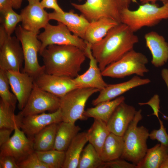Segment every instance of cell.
<instances>
[{"instance_id": "36", "label": "cell", "mask_w": 168, "mask_h": 168, "mask_svg": "<svg viewBox=\"0 0 168 168\" xmlns=\"http://www.w3.org/2000/svg\"><path fill=\"white\" fill-rule=\"evenodd\" d=\"M160 128L158 129H154L149 133V137L152 140H157L162 145L168 147V134L163 122L158 119Z\"/></svg>"}, {"instance_id": "10", "label": "cell", "mask_w": 168, "mask_h": 168, "mask_svg": "<svg viewBox=\"0 0 168 168\" xmlns=\"http://www.w3.org/2000/svg\"><path fill=\"white\" fill-rule=\"evenodd\" d=\"M43 32L38 34L37 37L41 43L40 54L48 46L51 45H72L84 51L87 44L83 39L71 33L67 27L58 22L56 25L49 23L44 28Z\"/></svg>"}, {"instance_id": "43", "label": "cell", "mask_w": 168, "mask_h": 168, "mask_svg": "<svg viewBox=\"0 0 168 168\" xmlns=\"http://www.w3.org/2000/svg\"><path fill=\"white\" fill-rule=\"evenodd\" d=\"M161 76L168 89V69L165 68L163 69L161 71ZM163 117L164 119L168 120V116L163 114Z\"/></svg>"}, {"instance_id": "24", "label": "cell", "mask_w": 168, "mask_h": 168, "mask_svg": "<svg viewBox=\"0 0 168 168\" xmlns=\"http://www.w3.org/2000/svg\"><path fill=\"white\" fill-rule=\"evenodd\" d=\"M125 100L124 96H120L112 100L99 103L85 110L84 116L85 119L91 117L99 119L106 123L117 107Z\"/></svg>"}, {"instance_id": "40", "label": "cell", "mask_w": 168, "mask_h": 168, "mask_svg": "<svg viewBox=\"0 0 168 168\" xmlns=\"http://www.w3.org/2000/svg\"><path fill=\"white\" fill-rule=\"evenodd\" d=\"M40 3L44 8L52 9L54 10V12L59 13L64 12L58 5L57 0H42Z\"/></svg>"}, {"instance_id": "37", "label": "cell", "mask_w": 168, "mask_h": 168, "mask_svg": "<svg viewBox=\"0 0 168 168\" xmlns=\"http://www.w3.org/2000/svg\"><path fill=\"white\" fill-rule=\"evenodd\" d=\"M100 168H136V165L120 158L104 162Z\"/></svg>"}, {"instance_id": "8", "label": "cell", "mask_w": 168, "mask_h": 168, "mask_svg": "<svg viewBox=\"0 0 168 168\" xmlns=\"http://www.w3.org/2000/svg\"><path fill=\"white\" fill-rule=\"evenodd\" d=\"M100 91L95 88H78L60 98L59 109L63 121L75 123L78 119H84V109L88 99Z\"/></svg>"}, {"instance_id": "42", "label": "cell", "mask_w": 168, "mask_h": 168, "mask_svg": "<svg viewBox=\"0 0 168 168\" xmlns=\"http://www.w3.org/2000/svg\"><path fill=\"white\" fill-rule=\"evenodd\" d=\"M13 8L12 0H0V12Z\"/></svg>"}, {"instance_id": "31", "label": "cell", "mask_w": 168, "mask_h": 168, "mask_svg": "<svg viewBox=\"0 0 168 168\" xmlns=\"http://www.w3.org/2000/svg\"><path fill=\"white\" fill-rule=\"evenodd\" d=\"M15 110L1 100L0 128H9L14 130L16 124L20 127L19 125L22 117L18 114L17 115L14 114Z\"/></svg>"}, {"instance_id": "34", "label": "cell", "mask_w": 168, "mask_h": 168, "mask_svg": "<svg viewBox=\"0 0 168 168\" xmlns=\"http://www.w3.org/2000/svg\"><path fill=\"white\" fill-rule=\"evenodd\" d=\"M9 82L6 71L0 69V96L5 104L15 109L17 101L13 93L9 90Z\"/></svg>"}, {"instance_id": "7", "label": "cell", "mask_w": 168, "mask_h": 168, "mask_svg": "<svg viewBox=\"0 0 168 168\" xmlns=\"http://www.w3.org/2000/svg\"><path fill=\"white\" fill-rule=\"evenodd\" d=\"M16 36L20 42L24 57L23 72L34 79L45 72L44 65L39 64L37 54L40 52L41 43L37 37V35L24 29L21 25L17 26Z\"/></svg>"}, {"instance_id": "16", "label": "cell", "mask_w": 168, "mask_h": 168, "mask_svg": "<svg viewBox=\"0 0 168 168\" xmlns=\"http://www.w3.org/2000/svg\"><path fill=\"white\" fill-rule=\"evenodd\" d=\"M87 47L85 52L86 56L90 59L89 67L83 74L73 78L74 81L79 88H92L100 91L106 87L108 84L103 79L101 71L91 50V44L85 41Z\"/></svg>"}, {"instance_id": "29", "label": "cell", "mask_w": 168, "mask_h": 168, "mask_svg": "<svg viewBox=\"0 0 168 168\" xmlns=\"http://www.w3.org/2000/svg\"><path fill=\"white\" fill-rule=\"evenodd\" d=\"M58 124L49 125L35 136L33 140L34 150L46 151L53 149Z\"/></svg>"}, {"instance_id": "38", "label": "cell", "mask_w": 168, "mask_h": 168, "mask_svg": "<svg viewBox=\"0 0 168 168\" xmlns=\"http://www.w3.org/2000/svg\"><path fill=\"white\" fill-rule=\"evenodd\" d=\"M160 100L159 96L155 94L147 102H139L138 104L140 105H147L150 106L153 111L152 115H155L158 119L159 118V113L160 112Z\"/></svg>"}, {"instance_id": "32", "label": "cell", "mask_w": 168, "mask_h": 168, "mask_svg": "<svg viewBox=\"0 0 168 168\" xmlns=\"http://www.w3.org/2000/svg\"><path fill=\"white\" fill-rule=\"evenodd\" d=\"M35 152L40 161L49 168H63L65 159V152L54 149Z\"/></svg>"}, {"instance_id": "28", "label": "cell", "mask_w": 168, "mask_h": 168, "mask_svg": "<svg viewBox=\"0 0 168 168\" xmlns=\"http://www.w3.org/2000/svg\"><path fill=\"white\" fill-rule=\"evenodd\" d=\"M94 119L92 124L86 132L88 141L100 156L103 146L110 132L105 122L99 119Z\"/></svg>"}, {"instance_id": "48", "label": "cell", "mask_w": 168, "mask_h": 168, "mask_svg": "<svg viewBox=\"0 0 168 168\" xmlns=\"http://www.w3.org/2000/svg\"><path fill=\"white\" fill-rule=\"evenodd\" d=\"M27 0L28 1V3H30V2H33L35 1V0Z\"/></svg>"}, {"instance_id": "6", "label": "cell", "mask_w": 168, "mask_h": 168, "mask_svg": "<svg viewBox=\"0 0 168 168\" xmlns=\"http://www.w3.org/2000/svg\"><path fill=\"white\" fill-rule=\"evenodd\" d=\"M148 63L146 56L133 49L117 61L106 67L102 71L103 76L123 78L136 74L140 77L148 72L146 65Z\"/></svg>"}, {"instance_id": "20", "label": "cell", "mask_w": 168, "mask_h": 168, "mask_svg": "<svg viewBox=\"0 0 168 168\" xmlns=\"http://www.w3.org/2000/svg\"><path fill=\"white\" fill-rule=\"evenodd\" d=\"M144 38L146 47L151 54L152 64L156 67L164 65L168 60V43L164 37L151 31L146 34Z\"/></svg>"}, {"instance_id": "25", "label": "cell", "mask_w": 168, "mask_h": 168, "mask_svg": "<svg viewBox=\"0 0 168 168\" xmlns=\"http://www.w3.org/2000/svg\"><path fill=\"white\" fill-rule=\"evenodd\" d=\"M88 142L87 132L78 133L65 151V159L63 168H77L83 147Z\"/></svg>"}, {"instance_id": "45", "label": "cell", "mask_w": 168, "mask_h": 168, "mask_svg": "<svg viewBox=\"0 0 168 168\" xmlns=\"http://www.w3.org/2000/svg\"><path fill=\"white\" fill-rule=\"evenodd\" d=\"M13 3V8L19 9L21 5L23 0H12Z\"/></svg>"}, {"instance_id": "44", "label": "cell", "mask_w": 168, "mask_h": 168, "mask_svg": "<svg viewBox=\"0 0 168 168\" xmlns=\"http://www.w3.org/2000/svg\"><path fill=\"white\" fill-rule=\"evenodd\" d=\"M139 1L142 4L147 3H156V2L158 1L162 2L163 4H164L168 1V0H139Z\"/></svg>"}, {"instance_id": "22", "label": "cell", "mask_w": 168, "mask_h": 168, "mask_svg": "<svg viewBox=\"0 0 168 168\" xmlns=\"http://www.w3.org/2000/svg\"><path fill=\"white\" fill-rule=\"evenodd\" d=\"M119 23L111 19L105 17L90 22L86 31L84 40L91 44L97 43Z\"/></svg>"}, {"instance_id": "35", "label": "cell", "mask_w": 168, "mask_h": 168, "mask_svg": "<svg viewBox=\"0 0 168 168\" xmlns=\"http://www.w3.org/2000/svg\"><path fill=\"white\" fill-rule=\"evenodd\" d=\"M19 168H49L39 159L35 151L17 163Z\"/></svg>"}, {"instance_id": "4", "label": "cell", "mask_w": 168, "mask_h": 168, "mask_svg": "<svg viewBox=\"0 0 168 168\" xmlns=\"http://www.w3.org/2000/svg\"><path fill=\"white\" fill-rule=\"evenodd\" d=\"M168 19V1L160 7L156 3H147L136 10L124 8L121 15V22L128 26L134 32L144 27H152L161 21Z\"/></svg>"}, {"instance_id": "1", "label": "cell", "mask_w": 168, "mask_h": 168, "mask_svg": "<svg viewBox=\"0 0 168 168\" xmlns=\"http://www.w3.org/2000/svg\"><path fill=\"white\" fill-rule=\"evenodd\" d=\"M138 38L129 27L122 23L111 29L100 41L91 44L92 54L102 71L133 49Z\"/></svg>"}, {"instance_id": "11", "label": "cell", "mask_w": 168, "mask_h": 168, "mask_svg": "<svg viewBox=\"0 0 168 168\" xmlns=\"http://www.w3.org/2000/svg\"><path fill=\"white\" fill-rule=\"evenodd\" d=\"M60 98L37 87H33L25 107L18 113L22 117L49 111L51 112L60 107Z\"/></svg>"}, {"instance_id": "2", "label": "cell", "mask_w": 168, "mask_h": 168, "mask_svg": "<svg viewBox=\"0 0 168 168\" xmlns=\"http://www.w3.org/2000/svg\"><path fill=\"white\" fill-rule=\"evenodd\" d=\"M40 54L45 73L73 78L79 75L86 57L84 50L72 45H49Z\"/></svg>"}, {"instance_id": "3", "label": "cell", "mask_w": 168, "mask_h": 168, "mask_svg": "<svg viewBox=\"0 0 168 168\" xmlns=\"http://www.w3.org/2000/svg\"><path fill=\"white\" fill-rule=\"evenodd\" d=\"M142 118V110L137 111L135 116L123 136L124 148L120 158L136 165L145 156L148 149L147 140L149 137L148 130L138 124Z\"/></svg>"}, {"instance_id": "39", "label": "cell", "mask_w": 168, "mask_h": 168, "mask_svg": "<svg viewBox=\"0 0 168 168\" xmlns=\"http://www.w3.org/2000/svg\"><path fill=\"white\" fill-rule=\"evenodd\" d=\"M0 168H19L17 163L10 156H0Z\"/></svg>"}, {"instance_id": "47", "label": "cell", "mask_w": 168, "mask_h": 168, "mask_svg": "<svg viewBox=\"0 0 168 168\" xmlns=\"http://www.w3.org/2000/svg\"><path fill=\"white\" fill-rule=\"evenodd\" d=\"M128 5L129 6L131 0H125Z\"/></svg>"}, {"instance_id": "27", "label": "cell", "mask_w": 168, "mask_h": 168, "mask_svg": "<svg viewBox=\"0 0 168 168\" xmlns=\"http://www.w3.org/2000/svg\"><path fill=\"white\" fill-rule=\"evenodd\" d=\"M168 158V147L160 144L148 149L136 168H160L162 162Z\"/></svg>"}, {"instance_id": "9", "label": "cell", "mask_w": 168, "mask_h": 168, "mask_svg": "<svg viewBox=\"0 0 168 168\" xmlns=\"http://www.w3.org/2000/svg\"><path fill=\"white\" fill-rule=\"evenodd\" d=\"M24 57L22 47L16 36L8 35L0 26V69L20 72Z\"/></svg>"}, {"instance_id": "12", "label": "cell", "mask_w": 168, "mask_h": 168, "mask_svg": "<svg viewBox=\"0 0 168 168\" xmlns=\"http://www.w3.org/2000/svg\"><path fill=\"white\" fill-rule=\"evenodd\" d=\"M0 147V156H11L17 164L35 151L33 140L29 138L17 124L12 136Z\"/></svg>"}, {"instance_id": "23", "label": "cell", "mask_w": 168, "mask_h": 168, "mask_svg": "<svg viewBox=\"0 0 168 168\" xmlns=\"http://www.w3.org/2000/svg\"><path fill=\"white\" fill-rule=\"evenodd\" d=\"M81 130L75 123L62 121L58 124L53 149L65 152Z\"/></svg>"}, {"instance_id": "5", "label": "cell", "mask_w": 168, "mask_h": 168, "mask_svg": "<svg viewBox=\"0 0 168 168\" xmlns=\"http://www.w3.org/2000/svg\"><path fill=\"white\" fill-rule=\"evenodd\" d=\"M71 4L90 22L105 17L120 23L122 11L129 7L125 0H86L83 4Z\"/></svg>"}, {"instance_id": "21", "label": "cell", "mask_w": 168, "mask_h": 168, "mask_svg": "<svg viewBox=\"0 0 168 168\" xmlns=\"http://www.w3.org/2000/svg\"><path fill=\"white\" fill-rule=\"evenodd\" d=\"M50 20H52L65 25L73 34L84 40L86 31L90 22L82 14L79 15L71 10L68 12L49 13Z\"/></svg>"}, {"instance_id": "33", "label": "cell", "mask_w": 168, "mask_h": 168, "mask_svg": "<svg viewBox=\"0 0 168 168\" xmlns=\"http://www.w3.org/2000/svg\"><path fill=\"white\" fill-rule=\"evenodd\" d=\"M0 12L1 26L8 35H11L18 23L21 21V15L15 12L12 8Z\"/></svg>"}, {"instance_id": "17", "label": "cell", "mask_w": 168, "mask_h": 168, "mask_svg": "<svg viewBox=\"0 0 168 168\" xmlns=\"http://www.w3.org/2000/svg\"><path fill=\"white\" fill-rule=\"evenodd\" d=\"M6 72L10 86L18 102V108L21 110L33 89L34 79L23 72L7 71Z\"/></svg>"}, {"instance_id": "18", "label": "cell", "mask_w": 168, "mask_h": 168, "mask_svg": "<svg viewBox=\"0 0 168 168\" xmlns=\"http://www.w3.org/2000/svg\"><path fill=\"white\" fill-rule=\"evenodd\" d=\"M150 82L151 80L148 78H142L136 75L125 82L108 84L100 91L99 95L93 100L92 104L95 106L101 102L112 100L134 88L147 84Z\"/></svg>"}, {"instance_id": "49", "label": "cell", "mask_w": 168, "mask_h": 168, "mask_svg": "<svg viewBox=\"0 0 168 168\" xmlns=\"http://www.w3.org/2000/svg\"></svg>"}, {"instance_id": "46", "label": "cell", "mask_w": 168, "mask_h": 168, "mask_svg": "<svg viewBox=\"0 0 168 168\" xmlns=\"http://www.w3.org/2000/svg\"><path fill=\"white\" fill-rule=\"evenodd\" d=\"M160 168H168V158L162 162Z\"/></svg>"}, {"instance_id": "13", "label": "cell", "mask_w": 168, "mask_h": 168, "mask_svg": "<svg viewBox=\"0 0 168 168\" xmlns=\"http://www.w3.org/2000/svg\"><path fill=\"white\" fill-rule=\"evenodd\" d=\"M40 89L61 98L70 91L78 88L73 78L47 74L45 72L34 80Z\"/></svg>"}, {"instance_id": "26", "label": "cell", "mask_w": 168, "mask_h": 168, "mask_svg": "<svg viewBox=\"0 0 168 168\" xmlns=\"http://www.w3.org/2000/svg\"><path fill=\"white\" fill-rule=\"evenodd\" d=\"M124 148L123 137L110 133L103 146L100 157L104 162L119 158L122 154Z\"/></svg>"}, {"instance_id": "19", "label": "cell", "mask_w": 168, "mask_h": 168, "mask_svg": "<svg viewBox=\"0 0 168 168\" xmlns=\"http://www.w3.org/2000/svg\"><path fill=\"white\" fill-rule=\"evenodd\" d=\"M136 112L134 107L126 104L124 101L120 104L106 123L110 133L123 136Z\"/></svg>"}, {"instance_id": "14", "label": "cell", "mask_w": 168, "mask_h": 168, "mask_svg": "<svg viewBox=\"0 0 168 168\" xmlns=\"http://www.w3.org/2000/svg\"><path fill=\"white\" fill-rule=\"evenodd\" d=\"M20 14L22 27L36 35L40 30L45 27L50 20L49 13L41 6L40 0L28 3Z\"/></svg>"}, {"instance_id": "41", "label": "cell", "mask_w": 168, "mask_h": 168, "mask_svg": "<svg viewBox=\"0 0 168 168\" xmlns=\"http://www.w3.org/2000/svg\"><path fill=\"white\" fill-rule=\"evenodd\" d=\"M13 130H14L9 128H0V146L8 141Z\"/></svg>"}, {"instance_id": "15", "label": "cell", "mask_w": 168, "mask_h": 168, "mask_svg": "<svg viewBox=\"0 0 168 168\" xmlns=\"http://www.w3.org/2000/svg\"><path fill=\"white\" fill-rule=\"evenodd\" d=\"M63 121L59 108L57 110L49 113H43L22 117L19 127L26 136L33 140L35 136L46 126L54 123H59Z\"/></svg>"}, {"instance_id": "30", "label": "cell", "mask_w": 168, "mask_h": 168, "mask_svg": "<svg viewBox=\"0 0 168 168\" xmlns=\"http://www.w3.org/2000/svg\"><path fill=\"white\" fill-rule=\"evenodd\" d=\"M104 162L93 146L89 143L82 151L77 168H100Z\"/></svg>"}]
</instances>
